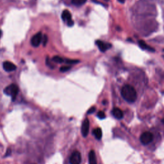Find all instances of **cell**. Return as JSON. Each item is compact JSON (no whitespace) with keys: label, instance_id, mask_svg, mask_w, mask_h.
I'll list each match as a JSON object with an SVG mask.
<instances>
[{"label":"cell","instance_id":"1","mask_svg":"<svg viewBox=\"0 0 164 164\" xmlns=\"http://www.w3.org/2000/svg\"><path fill=\"white\" fill-rule=\"evenodd\" d=\"M121 95L126 101L129 102H135L137 98V92L132 86L126 85L121 90Z\"/></svg>","mask_w":164,"mask_h":164},{"label":"cell","instance_id":"2","mask_svg":"<svg viewBox=\"0 0 164 164\" xmlns=\"http://www.w3.org/2000/svg\"><path fill=\"white\" fill-rule=\"evenodd\" d=\"M18 92V87L15 84H11L10 85L7 87L4 90V93L7 96H11L12 101H15Z\"/></svg>","mask_w":164,"mask_h":164},{"label":"cell","instance_id":"3","mask_svg":"<svg viewBox=\"0 0 164 164\" xmlns=\"http://www.w3.org/2000/svg\"><path fill=\"white\" fill-rule=\"evenodd\" d=\"M140 140L141 143L144 145H147L150 142H151L153 140V135L151 132L146 131L144 132L140 135Z\"/></svg>","mask_w":164,"mask_h":164},{"label":"cell","instance_id":"4","mask_svg":"<svg viewBox=\"0 0 164 164\" xmlns=\"http://www.w3.org/2000/svg\"><path fill=\"white\" fill-rule=\"evenodd\" d=\"M81 162V156L79 151H76L71 154L69 158L70 164H80Z\"/></svg>","mask_w":164,"mask_h":164},{"label":"cell","instance_id":"5","mask_svg":"<svg viewBox=\"0 0 164 164\" xmlns=\"http://www.w3.org/2000/svg\"><path fill=\"white\" fill-rule=\"evenodd\" d=\"M43 40V35L41 32H39L36 34L31 40V43H32V45L34 47H38L40 44V43L42 42Z\"/></svg>","mask_w":164,"mask_h":164},{"label":"cell","instance_id":"6","mask_svg":"<svg viewBox=\"0 0 164 164\" xmlns=\"http://www.w3.org/2000/svg\"><path fill=\"white\" fill-rule=\"evenodd\" d=\"M89 126H90V123L89 119H85L83 123H82V126H81V133L82 135H83L84 137H86L89 134Z\"/></svg>","mask_w":164,"mask_h":164},{"label":"cell","instance_id":"7","mask_svg":"<svg viewBox=\"0 0 164 164\" xmlns=\"http://www.w3.org/2000/svg\"><path fill=\"white\" fill-rule=\"evenodd\" d=\"M96 44L99 48V50L102 51V52H105L107 49H108L111 47V45L110 44L105 43L104 42H102V41L101 40H96Z\"/></svg>","mask_w":164,"mask_h":164},{"label":"cell","instance_id":"8","mask_svg":"<svg viewBox=\"0 0 164 164\" xmlns=\"http://www.w3.org/2000/svg\"><path fill=\"white\" fill-rule=\"evenodd\" d=\"M3 69H5V71H6L7 72L14 71L17 68L16 66L14 64L10 62H8V61H7V62H3Z\"/></svg>","mask_w":164,"mask_h":164},{"label":"cell","instance_id":"9","mask_svg":"<svg viewBox=\"0 0 164 164\" xmlns=\"http://www.w3.org/2000/svg\"><path fill=\"white\" fill-rule=\"evenodd\" d=\"M112 114L117 119H121L123 117V116H124L122 111L119 108H114L113 109Z\"/></svg>","mask_w":164,"mask_h":164},{"label":"cell","instance_id":"10","mask_svg":"<svg viewBox=\"0 0 164 164\" xmlns=\"http://www.w3.org/2000/svg\"><path fill=\"white\" fill-rule=\"evenodd\" d=\"M89 164H98L96 153L93 150L90 151L89 154Z\"/></svg>","mask_w":164,"mask_h":164},{"label":"cell","instance_id":"11","mask_svg":"<svg viewBox=\"0 0 164 164\" xmlns=\"http://www.w3.org/2000/svg\"><path fill=\"white\" fill-rule=\"evenodd\" d=\"M62 18L63 20L64 21H69V20H72V16L71 14L70 13L69 11H68L67 10H65L63 11L62 14Z\"/></svg>","mask_w":164,"mask_h":164},{"label":"cell","instance_id":"12","mask_svg":"<svg viewBox=\"0 0 164 164\" xmlns=\"http://www.w3.org/2000/svg\"><path fill=\"white\" fill-rule=\"evenodd\" d=\"M139 44L140 47L143 49H148L150 51H155V49H154L153 48L150 47L149 46L147 45V44L144 40H140L139 43Z\"/></svg>","mask_w":164,"mask_h":164},{"label":"cell","instance_id":"13","mask_svg":"<svg viewBox=\"0 0 164 164\" xmlns=\"http://www.w3.org/2000/svg\"><path fill=\"white\" fill-rule=\"evenodd\" d=\"M93 134L98 140H100L102 137V130L100 128H97L93 130Z\"/></svg>","mask_w":164,"mask_h":164},{"label":"cell","instance_id":"14","mask_svg":"<svg viewBox=\"0 0 164 164\" xmlns=\"http://www.w3.org/2000/svg\"><path fill=\"white\" fill-rule=\"evenodd\" d=\"M87 2V0H72V3L73 4L76 6H81L85 4Z\"/></svg>","mask_w":164,"mask_h":164},{"label":"cell","instance_id":"15","mask_svg":"<svg viewBox=\"0 0 164 164\" xmlns=\"http://www.w3.org/2000/svg\"><path fill=\"white\" fill-rule=\"evenodd\" d=\"M52 60L53 61H54L55 62H56V63H62V62H64V60H63V58H62L61 57H58V56H55V57H54L53 58H52Z\"/></svg>","mask_w":164,"mask_h":164},{"label":"cell","instance_id":"16","mask_svg":"<svg viewBox=\"0 0 164 164\" xmlns=\"http://www.w3.org/2000/svg\"><path fill=\"white\" fill-rule=\"evenodd\" d=\"M66 62L67 64H75L78 63L79 60H69V59H67V60H66Z\"/></svg>","mask_w":164,"mask_h":164},{"label":"cell","instance_id":"17","mask_svg":"<svg viewBox=\"0 0 164 164\" xmlns=\"http://www.w3.org/2000/svg\"><path fill=\"white\" fill-rule=\"evenodd\" d=\"M97 116H98L100 119H105V117H106L105 114L104 113V112H102V111H99V112L98 113Z\"/></svg>","mask_w":164,"mask_h":164},{"label":"cell","instance_id":"18","mask_svg":"<svg viewBox=\"0 0 164 164\" xmlns=\"http://www.w3.org/2000/svg\"><path fill=\"white\" fill-rule=\"evenodd\" d=\"M48 41V36L46 35H44L43 37V40H42V42H43V44L44 46H46L47 43Z\"/></svg>","mask_w":164,"mask_h":164},{"label":"cell","instance_id":"19","mask_svg":"<svg viewBox=\"0 0 164 164\" xmlns=\"http://www.w3.org/2000/svg\"><path fill=\"white\" fill-rule=\"evenodd\" d=\"M70 69H71L70 66H62V67H60V71L61 72H66V71L70 70Z\"/></svg>","mask_w":164,"mask_h":164},{"label":"cell","instance_id":"20","mask_svg":"<svg viewBox=\"0 0 164 164\" xmlns=\"http://www.w3.org/2000/svg\"><path fill=\"white\" fill-rule=\"evenodd\" d=\"M95 111H96V107H93L90 108L89 110V111L87 112V114H92V113H94Z\"/></svg>","mask_w":164,"mask_h":164},{"label":"cell","instance_id":"21","mask_svg":"<svg viewBox=\"0 0 164 164\" xmlns=\"http://www.w3.org/2000/svg\"><path fill=\"white\" fill-rule=\"evenodd\" d=\"M118 1L121 3H124L125 2V0H118Z\"/></svg>","mask_w":164,"mask_h":164},{"label":"cell","instance_id":"22","mask_svg":"<svg viewBox=\"0 0 164 164\" xmlns=\"http://www.w3.org/2000/svg\"><path fill=\"white\" fill-rule=\"evenodd\" d=\"M2 30H0V37H2Z\"/></svg>","mask_w":164,"mask_h":164},{"label":"cell","instance_id":"23","mask_svg":"<svg viewBox=\"0 0 164 164\" xmlns=\"http://www.w3.org/2000/svg\"><path fill=\"white\" fill-rule=\"evenodd\" d=\"M162 123H163V124H164V119H163L162 120Z\"/></svg>","mask_w":164,"mask_h":164},{"label":"cell","instance_id":"24","mask_svg":"<svg viewBox=\"0 0 164 164\" xmlns=\"http://www.w3.org/2000/svg\"><path fill=\"white\" fill-rule=\"evenodd\" d=\"M105 1H106V2H108V1H109V0H105Z\"/></svg>","mask_w":164,"mask_h":164}]
</instances>
